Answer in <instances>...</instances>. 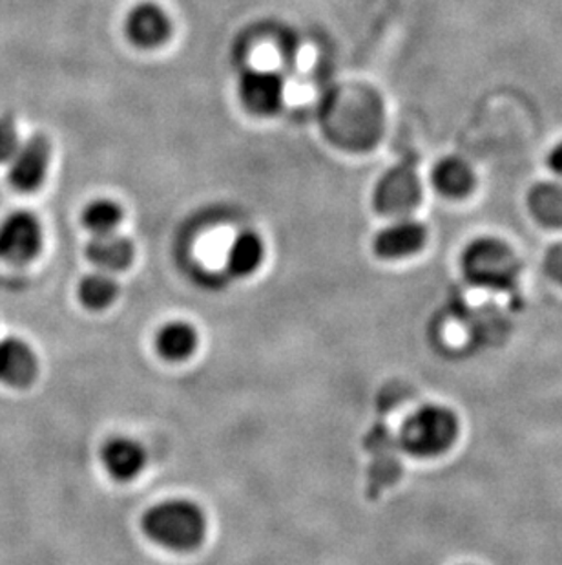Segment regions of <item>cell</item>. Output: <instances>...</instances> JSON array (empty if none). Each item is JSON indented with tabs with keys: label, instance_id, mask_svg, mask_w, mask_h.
Masks as SVG:
<instances>
[{
	"label": "cell",
	"instance_id": "7",
	"mask_svg": "<svg viewBox=\"0 0 562 565\" xmlns=\"http://www.w3.org/2000/svg\"><path fill=\"white\" fill-rule=\"evenodd\" d=\"M52 147L44 136H32L21 143L10 161V182L17 191L32 192L41 188L48 174Z\"/></svg>",
	"mask_w": 562,
	"mask_h": 565
},
{
	"label": "cell",
	"instance_id": "19",
	"mask_svg": "<svg viewBox=\"0 0 562 565\" xmlns=\"http://www.w3.org/2000/svg\"><path fill=\"white\" fill-rule=\"evenodd\" d=\"M19 147H21V139H19L15 121L8 116L0 118V163H10Z\"/></svg>",
	"mask_w": 562,
	"mask_h": 565
},
{
	"label": "cell",
	"instance_id": "12",
	"mask_svg": "<svg viewBox=\"0 0 562 565\" xmlns=\"http://www.w3.org/2000/svg\"><path fill=\"white\" fill-rule=\"evenodd\" d=\"M86 256L94 266L99 267V271H122L132 264V242L117 233L94 236L86 246Z\"/></svg>",
	"mask_w": 562,
	"mask_h": 565
},
{
	"label": "cell",
	"instance_id": "18",
	"mask_svg": "<svg viewBox=\"0 0 562 565\" xmlns=\"http://www.w3.org/2000/svg\"><path fill=\"white\" fill-rule=\"evenodd\" d=\"M121 222L122 209L112 200H96L83 213V224L94 236L116 233Z\"/></svg>",
	"mask_w": 562,
	"mask_h": 565
},
{
	"label": "cell",
	"instance_id": "15",
	"mask_svg": "<svg viewBox=\"0 0 562 565\" xmlns=\"http://www.w3.org/2000/svg\"><path fill=\"white\" fill-rule=\"evenodd\" d=\"M531 216L552 230H562V183H537L528 194Z\"/></svg>",
	"mask_w": 562,
	"mask_h": 565
},
{
	"label": "cell",
	"instance_id": "5",
	"mask_svg": "<svg viewBox=\"0 0 562 565\" xmlns=\"http://www.w3.org/2000/svg\"><path fill=\"white\" fill-rule=\"evenodd\" d=\"M43 225L28 211H15L0 224V260L24 266L43 249Z\"/></svg>",
	"mask_w": 562,
	"mask_h": 565
},
{
	"label": "cell",
	"instance_id": "4",
	"mask_svg": "<svg viewBox=\"0 0 562 565\" xmlns=\"http://www.w3.org/2000/svg\"><path fill=\"white\" fill-rule=\"evenodd\" d=\"M420 198L422 183L417 169V158L406 156L378 180L372 203L383 216L403 218L419 207Z\"/></svg>",
	"mask_w": 562,
	"mask_h": 565
},
{
	"label": "cell",
	"instance_id": "14",
	"mask_svg": "<svg viewBox=\"0 0 562 565\" xmlns=\"http://www.w3.org/2000/svg\"><path fill=\"white\" fill-rule=\"evenodd\" d=\"M433 185L447 198H464L475 188L472 167L461 158H444L433 169Z\"/></svg>",
	"mask_w": 562,
	"mask_h": 565
},
{
	"label": "cell",
	"instance_id": "6",
	"mask_svg": "<svg viewBox=\"0 0 562 565\" xmlns=\"http://www.w3.org/2000/svg\"><path fill=\"white\" fill-rule=\"evenodd\" d=\"M285 83L269 70H247L239 79V99L256 116H274L283 105Z\"/></svg>",
	"mask_w": 562,
	"mask_h": 565
},
{
	"label": "cell",
	"instance_id": "1",
	"mask_svg": "<svg viewBox=\"0 0 562 565\" xmlns=\"http://www.w3.org/2000/svg\"><path fill=\"white\" fill-rule=\"evenodd\" d=\"M141 529L147 539L161 547L192 551L205 540L207 518L197 503L175 498L150 507L143 514Z\"/></svg>",
	"mask_w": 562,
	"mask_h": 565
},
{
	"label": "cell",
	"instance_id": "21",
	"mask_svg": "<svg viewBox=\"0 0 562 565\" xmlns=\"http://www.w3.org/2000/svg\"><path fill=\"white\" fill-rule=\"evenodd\" d=\"M548 166L555 174L562 177V141L553 147L552 152L548 156Z\"/></svg>",
	"mask_w": 562,
	"mask_h": 565
},
{
	"label": "cell",
	"instance_id": "17",
	"mask_svg": "<svg viewBox=\"0 0 562 565\" xmlns=\"http://www.w3.org/2000/svg\"><path fill=\"white\" fill-rule=\"evenodd\" d=\"M119 295V286L112 273L97 271L83 278L79 284V300L91 311L107 310Z\"/></svg>",
	"mask_w": 562,
	"mask_h": 565
},
{
	"label": "cell",
	"instance_id": "2",
	"mask_svg": "<svg viewBox=\"0 0 562 565\" xmlns=\"http://www.w3.org/2000/svg\"><path fill=\"white\" fill-rule=\"evenodd\" d=\"M461 267L467 282L491 291L514 289L522 271L514 249L494 236L473 241L462 253Z\"/></svg>",
	"mask_w": 562,
	"mask_h": 565
},
{
	"label": "cell",
	"instance_id": "13",
	"mask_svg": "<svg viewBox=\"0 0 562 565\" xmlns=\"http://www.w3.org/2000/svg\"><path fill=\"white\" fill-rule=\"evenodd\" d=\"M155 348L161 358L180 363L191 358L197 348V331L188 322L174 320L163 326L155 337Z\"/></svg>",
	"mask_w": 562,
	"mask_h": 565
},
{
	"label": "cell",
	"instance_id": "20",
	"mask_svg": "<svg viewBox=\"0 0 562 565\" xmlns=\"http://www.w3.org/2000/svg\"><path fill=\"white\" fill-rule=\"evenodd\" d=\"M544 271L548 277L562 286V242L553 244L544 256Z\"/></svg>",
	"mask_w": 562,
	"mask_h": 565
},
{
	"label": "cell",
	"instance_id": "10",
	"mask_svg": "<svg viewBox=\"0 0 562 565\" xmlns=\"http://www.w3.org/2000/svg\"><path fill=\"white\" fill-rule=\"evenodd\" d=\"M172 33L166 11L154 2H141L127 17V35L139 49H158Z\"/></svg>",
	"mask_w": 562,
	"mask_h": 565
},
{
	"label": "cell",
	"instance_id": "9",
	"mask_svg": "<svg viewBox=\"0 0 562 565\" xmlns=\"http://www.w3.org/2000/svg\"><path fill=\"white\" fill-rule=\"evenodd\" d=\"M37 353L19 337L0 339V383L11 388H26L37 379Z\"/></svg>",
	"mask_w": 562,
	"mask_h": 565
},
{
	"label": "cell",
	"instance_id": "11",
	"mask_svg": "<svg viewBox=\"0 0 562 565\" xmlns=\"http://www.w3.org/2000/svg\"><path fill=\"white\" fill-rule=\"evenodd\" d=\"M101 463L112 480L132 481L147 467V452L143 445L127 436H116L101 447Z\"/></svg>",
	"mask_w": 562,
	"mask_h": 565
},
{
	"label": "cell",
	"instance_id": "8",
	"mask_svg": "<svg viewBox=\"0 0 562 565\" xmlns=\"http://www.w3.org/2000/svg\"><path fill=\"white\" fill-rule=\"evenodd\" d=\"M428 231L424 225L411 218H395L393 224L383 227L375 238V253L383 260H400L419 253L424 247Z\"/></svg>",
	"mask_w": 562,
	"mask_h": 565
},
{
	"label": "cell",
	"instance_id": "16",
	"mask_svg": "<svg viewBox=\"0 0 562 565\" xmlns=\"http://www.w3.org/2000/svg\"><path fill=\"white\" fill-rule=\"evenodd\" d=\"M263 255L266 247L260 236L256 235L255 231H244L228 247V271L236 277H249L250 273H255L261 266Z\"/></svg>",
	"mask_w": 562,
	"mask_h": 565
},
{
	"label": "cell",
	"instance_id": "3",
	"mask_svg": "<svg viewBox=\"0 0 562 565\" xmlns=\"http://www.w3.org/2000/svg\"><path fill=\"white\" fill-rule=\"evenodd\" d=\"M458 438V417L446 406L424 405L400 428V445L414 458H435L447 452Z\"/></svg>",
	"mask_w": 562,
	"mask_h": 565
}]
</instances>
